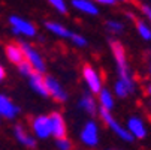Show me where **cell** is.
<instances>
[{
	"label": "cell",
	"mask_w": 151,
	"mask_h": 150,
	"mask_svg": "<svg viewBox=\"0 0 151 150\" xmlns=\"http://www.w3.org/2000/svg\"><path fill=\"white\" fill-rule=\"evenodd\" d=\"M135 92V81L133 80H123V78H118L114 84V93L117 98H127L130 96L132 93Z\"/></svg>",
	"instance_id": "15"
},
{
	"label": "cell",
	"mask_w": 151,
	"mask_h": 150,
	"mask_svg": "<svg viewBox=\"0 0 151 150\" xmlns=\"http://www.w3.org/2000/svg\"><path fill=\"white\" fill-rule=\"evenodd\" d=\"M99 107L105 110H112L115 107V101H114V95L108 90V89H102L99 93Z\"/></svg>",
	"instance_id": "19"
},
{
	"label": "cell",
	"mask_w": 151,
	"mask_h": 150,
	"mask_svg": "<svg viewBox=\"0 0 151 150\" xmlns=\"http://www.w3.org/2000/svg\"><path fill=\"white\" fill-rule=\"evenodd\" d=\"M30 129H32L33 135H35L37 140H48L50 137H52L50 116L40 114V116H36L35 119H32Z\"/></svg>",
	"instance_id": "5"
},
{
	"label": "cell",
	"mask_w": 151,
	"mask_h": 150,
	"mask_svg": "<svg viewBox=\"0 0 151 150\" xmlns=\"http://www.w3.org/2000/svg\"><path fill=\"white\" fill-rule=\"evenodd\" d=\"M21 108L6 95L0 93V117L6 120H14L19 114Z\"/></svg>",
	"instance_id": "8"
},
{
	"label": "cell",
	"mask_w": 151,
	"mask_h": 150,
	"mask_svg": "<svg viewBox=\"0 0 151 150\" xmlns=\"http://www.w3.org/2000/svg\"><path fill=\"white\" fill-rule=\"evenodd\" d=\"M148 74H150V77H151V63H150V68H148Z\"/></svg>",
	"instance_id": "30"
},
{
	"label": "cell",
	"mask_w": 151,
	"mask_h": 150,
	"mask_svg": "<svg viewBox=\"0 0 151 150\" xmlns=\"http://www.w3.org/2000/svg\"><path fill=\"white\" fill-rule=\"evenodd\" d=\"M147 95H148V96L151 98V84H150L148 87H147Z\"/></svg>",
	"instance_id": "29"
},
{
	"label": "cell",
	"mask_w": 151,
	"mask_h": 150,
	"mask_svg": "<svg viewBox=\"0 0 151 150\" xmlns=\"http://www.w3.org/2000/svg\"><path fill=\"white\" fill-rule=\"evenodd\" d=\"M97 5H105V6H112L118 2H126V0H94Z\"/></svg>",
	"instance_id": "26"
},
{
	"label": "cell",
	"mask_w": 151,
	"mask_h": 150,
	"mask_svg": "<svg viewBox=\"0 0 151 150\" xmlns=\"http://www.w3.org/2000/svg\"><path fill=\"white\" fill-rule=\"evenodd\" d=\"M48 3H50L58 14H66V12H68L66 0H48Z\"/></svg>",
	"instance_id": "23"
},
{
	"label": "cell",
	"mask_w": 151,
	"mask_h": 150,
	"mask_svg": "<svg viewBox=\"0 0 151 150\" xmlns=\"http://www.w3.org/2000/svg\"><path fill=\"white\" fill-rule=\"evenodd\" d=\"M14 137H15V140H17L21 146L29 147V149H35V147H36V140H37V138L27 131V128H26L24 125L17 123V125L14 126Z\"/></svg>",
	"instance_id": "9"
},
{
	"label": "cell",
	"mask_w": 151,
	"mask_h": 150,
	"mask_svg": "<svg viewBox=\"0 0 151 150\" xmlns=\"http://www.w3.org/2000/svg\"><path fill=\"white\" fill-rule=\"evenodd\" d=\"M126 128L129 129V132L132 134V137L135 140H144L148 134L144 120L141 117H136V116H132V117L127 119V126Z\"/></svg>",
	"instance_id": "11"
},
{
	"label": "cell",
	"mask_w": 151,
	"mask_h": 150,
	"mask_svg": "<svg viewBox=\"0 0 151 150\" xmlns=\"http://www.w3.org/2000/svg\"><path fill=\"white\" fill-rule=\"evenodd\" d=\"M72 8L81 14L85 15H97L99 14V6L94 0H72L70 2Z\"/></svg>",
	"instance_id": "16"
},
{
	"label": "cell",
	"mask_w": 151,
	"mask_h": 150,
	"mask_svg": "<svg viewBox=\"0 0 151 150\" xmlns=\"http://www.w3.org/2000/svg\"><path fill=\"white\" fill-rule=\"evenodd\" d=\"M19 44H21V47H23V51H24V57H26V60L32 63V66L35 68V71H36V72H40V74H45V71H47V65H45L44 57L40 56V53H39L32 44H29V42L21 41Z\"/></svg>",
	"instance_id": "6"
},
{
	"label": "cell",
	"mask_w": 151,
	"mask_h": 150,
	"mask_svg": "<svg viewBox=\"0 0 151 150\" xmlns=\"http://www.w3.org/2000/svg\"><path fill=\"white\" fill-rule=\"evenodd\" d=\"M109 48L115 62V71L118 78L123 80H133L132 72H130V66H129V60H127V54L126 50L123 47V44L117 39H109Z\"/></svg>",
	"instance_id": "1"
},
{
	"label": "cell",
	"mask_w": 151,
	"mask_h": 150,
	"mask_svg": "<svg viewBox=\"0 0 151 150\" xmlns=\"http://www.w3.org/2000/svg\"><path fill=\"white\" fill-rule=\"evenodd\" d=\"M69 39L72 41V44H73L75 47H78V48L87 47V39H85L82 35H79V33H73V32H72V36H70Z\"/></svg>",
	"instance_id": "24"
},
{
	"label": "cell",
	"mask_w": 151,
	"mask_h": 150,
	"mask_svg": "<svg viewBox=\"0 0 151 150\" xmlns=\"http://www.w3.org/2000/svg\"><path fill=\"white\" fill-rule=\"evenodd\" d=\"M29 84L33 92H36L39 96H44V98H48V89H47V83H45V77L44 74L40 72H33L30 77H29Z\"/></svg>",
	"instance_id": "13"
},
{
	"label": "cell",
	"mask_w": 151,
	"mask_h": 150,
	"mask_svg": "<svg viewBox=\"0 0 151 150\" xmlns=\"http://www.w3.org/2000/svg\"><path fill=\"white\" fill-rule=\"evenodd\" d=\"M82 78H84V83L87 86L88 92H91L93 95H97L103 89V80L94 66L84 65L82 66Z\"/></svg>",
	"instance_id": "4"
},
{
	"label": "cell",
	"mask_w": 151,
	"mask_h": 150,
	"mask_svg": "<svg viewBox=\"0 0 151 150\" xmlns=\"http://www.w3.org/2000/svg\"><path fill=\"white\" fill-rule=\"evenodd\" d=\"M5 56L6 59L14 63V65H18L19 62H23L26 57H24V51H23V47H21V44L18 42V44H14V42H11V44H8L5 47Z\"/></svg>",
	"instance_id": "17"
},
{
	"label": "cell",
	"mask_w": 151,
	"mask_h": 150,
	"mask_svg": "<svg viewBox=\"0 0 151 150\" xmlns=\"http://www.w3.org/2000/svg\"><path fill=\"white\" fill-rule=\"evenodd\" d=\"M9 26H11L14 35H17V36H24V38H36L37 36L36 26L23 17L11 15L9 17Z\"/></svg>",
	"instance_id": "3"
},
{
	"label": "cell",
	"mask_w": 151,
	"mask_h": 150,
	"mask_svg": "<svg viewBox=\"0 0 151 150\" xmlns=\"http://www.w3.org/2000/svg\"><path fill=\"white\" fill-rule=\"evenodd\" d=\"M5 78H6V69H5V66L0 63V83L2 81H5Z\"/></svg>",
	"instance_id": "28"
},
{
	"label": "cell",
	"mask_w": 151,
	"mask_h": 150,
	"mask_svg": "<svg viewBox=\"0 0 151 150\" xmlns=\"http://www.w3.org/2000/svg\"><path fill=\"white\" fill-rule=\"evenodd\" d=\"M79 140L84 146H88V147H94L99 144V126L94 120H88L82 126Z\"/></svg>",
	"instance_id": "7"
},
{
	"label": "cell",
	"mask_w": 151,
	"mask_h": 150,
	"mask_svg": "<svg viewBox=\"0 0 151 150\" xmlns=\"http://www.w3.org/2000/svg\"><path fill=\"white\" fill-rule=\"evenodd\" d=\"M78 107L84 111V113H87L88 116H96L99 113V105L96 102V99L93 98V93L88 92V93H84L81 96V99L78 101Z\"/></svg>",
	"instance_id": "14"
},
{
	"label": "cell",
	"mask_w": 151,
	"mask_h": 150,
	"mask_svg": "<svg viewBox=\"0 0 151 150\" xmlns=\"http://www.w3.org/2000/svg\"><path fill=\"white\" fill-rule=\"evenodd\" d=\"M142 12H144V15L147 17V20L151 23V6H147V5H144L142 6Z\"/></svg>",
	"instance_id": "27"
},
{
	"label": "cell",
	"mask_w": 151,
	"mask_h": 150,
	"mask_svg": "<svg viewBox=\"0 0 151 150\" xmlns=\"http://www.w3.org/2000/svg\"><path fill=\"white\" fill-rule=\"evenodd\" d=\"M50 120H51L52 137H54V138L66 137V134H68V126H66V122H64L63 114L58 113V111H52V113L50 114Z\"/></svg>",
	"instance_id": "12"
},
{
	"label": "cell",
	"mask_w": 151,
	"mask_h": 150,
	"mask_svg": "<svg viewBox=\"0 0 151 150\" xmlns=\"http://www.w3.org/2000/svg\"><path fill=\"white\" fill-rule=\"evenodd\" d=\"M45 83H47V89H48V95L55 99L57 102H66L68 101V92L61 87V84L54 78V77H45Z\"/></svg>",
	"instance_id": "10"
},
{
	"label": "cell",
	"mask_w": 151,
	"mask_h": 150,
	"mask_svg": "<svg viewBox=\"0 0 151 150\" xmlns=\"http://www.w3.org/2000/svg\"><path fill=\"white\" fill-rule=\"evenodd\" d=\"M45 27L50 33L58 36V38H64V39H68L72 36V32L68 29V27H64L63 24L57 23V21H47L45 23Z\"/></svg>",
	"instance_id": "18"
},
{
	"label": "cell",
	"mask_w": 151,
	"mask_h": 150,
	"mask_svg": "<svg viewBox=\"0 0 151 150\" xmlns=\"http://www.w3.org/2000/svg\"><path fill=\"white\" fill-rule=\"evenodd\" d=\"M135 27H136L138 35L144 41H151V26H148L142 20H135Z\"/></svg>",
	"instance_id": "20"
},
{
	"label": "cell",
	"mask_w": 151,
	"mask_h": 150,
	"mask_svg": "<svg viewBox=\"0 0 151 150\" xmlns=\"http://www.w3.org/2000/svg\"><path fill=\"white\" fill-rule=\"evenodd\" d=\"M17 69H18V72L23 75V77H30L33 72H35V68L32 66V63L30 62H27L26 59L23 60V62H19L18 65H17Z\"/></svg>",
	"instance_id": "22"
},
{
	"label": "cell",
	"mask_w": 151,
	"mask_h": 150,
	"mask_svg": "<svg viewBox=\"0 0 151 150\" xmlns=\"http://www.w3.org/2000/svg\"><path fill=\"white\" fill-rule=\"evenodd\" d=\"M55 147L58 150H70L72 149V143L69 138L61 137V138H55Z\"/></svg>",
	"instance_id": "25"
},
{
	"label": "cell",
	"mask_w": 151,
	"mask_h": 150,
	"mask_svg": "<svg viewBox=\"0 0 151 150\" xmlns=\"http://www.w3.org/2000/svg\"><path fill=\"white\" fill-rule=\"evenodd\" d=\"M99 116H100V119L106 123V126L109 128V129H111L120 140H123V141H126V143H132V141L135 140V138L132 137V134L129 132L127 128H124L123 125H120V123L114 119V116L111 114L109 110H105V108H100V107H99Z\"/></svg>",
	"instance_id": "2"
},
{
	"label": "cell",
	"mask_w": 151,
	"mask_h": 150,
	"mask_svg": "<svg viewBox=\"0 0 151 150\" xmlns=\"http://www.w3.org/2000/svg\"><path fill=\"white\" fill-rule=\"evenodd\" d=\"M133 2H142V0H133Z\"/></svg>",
	"instance_id": "31"
},
{
	"label": "cell",
	"mask_w": 151,
	"mask_h": 150,
	"mask_svg": "<svg viewBox=\"0 0 151 150\" xmlns=\"http://www.w3.org/2000/svg\"><path fill=\"white\" fill-rule=\"evenodd\" d=\"M106 29L112 35H120L124 30V24L121 21H117V20H108L106 21Z\"/></svg>",
	"instance_id": "21"
}]
</instances>
